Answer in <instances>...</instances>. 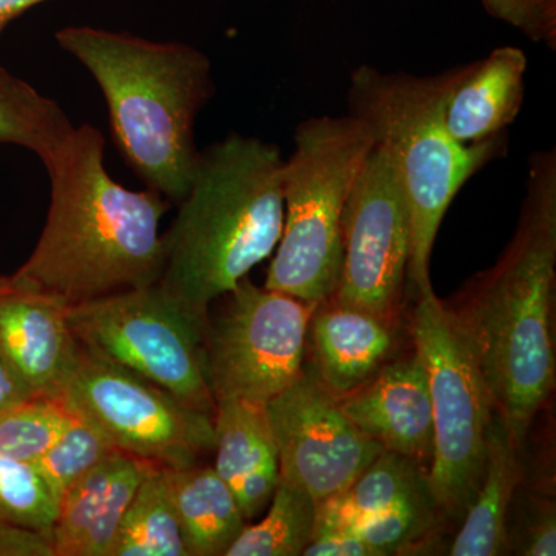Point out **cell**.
I'll return each instance as SVG.
<instances>
[{"instance_id": "obj_15", "label": "cell", "mask_w": 556, "mask_h": 556, "mask_svg": "<svg viewBox=\"0 0 556 556\" xmlns=\"http://www.w3.org/2000/svg\"><path fill=\"white\" fill-rule=\"evenodd\" d=\"M146 464L113 453L61 497L51 526L54 556H109Z\"/></svg>"}, {"instance_id": "obj_6", "label": "cell", "mask_w": 556, "mask_h": 556, "mask_svg": "<svg viewBox=\"0 0 556 556\" xmlns=\"http://www.w3.org/2000/svg\"><path fill=\"white\" fill-rule=\"evenodd\" d=\"M356 116H314L295 129L283 163V232L265 287L303 302H325L342 269V214L348 195L375 148Z\"/></svg>"}, {"instance_id": "obj_17", "label": "cell", "mask_w": 556, "mask_h": 556, "mask_svg": "<svg viewBox=\"0 0 556 556\" xmlns=\"http://www.w3.org/2000/svg\"><path fill=\"white\" fill-rule=\"evenodd\" d=\"M394 345L391 321L329 298L311 316L306 348L321 386L342 399L378 375Z\"/></svg>"}, {"instance_id": "obj_14", "label": "cell", "mask_w": 556, "mask_h": 556, "mask_svg": "<svg viewBox=\"0 0 556 556\" xmlns=\"http://www.w3.org/2000/svg\"><path fill=\"white\" fill-rule=\"evenodd\" d=\"M354 426L383 450L430 467L433 417L426 369L417 354L383 365L375 378L339 399Z\"/></svg>"}, {"instance_id": "obj_10", "label": "cell", "mask_w": 556, "mask_h": 556, "mask_svg": "<svg viewBox=\"0 0 556 556\" xmlns=\"http://www.w3.org/2000/svg\"><path fill=\"white\" fill-rule=\"evenodd\" d=\"M62 401L144 463L185 468L214 452V416L83 348Z\"/></svg>"}, {"instance_id": "obj_2", "label": "cell", "mask_w": 556, "mask_h": 556, "mask_svg": "<svg viewBox=\"0 0 556 556\" xmlns=\"http://www.w3.org/2000/svg\"><path fill=\"white\" fill-rule=\"evenodd\" d=\"M555 278L556 152L538 150L514 239L450 309L518 447L555 388Z\"/></svg>"}, {"instance_id": "obj_5", "label": "cell", "mask_w": 556, "mask_h": 556, "mask_svg": "<svg viewBox=\"0 0 556 556\" xmlns=\"http://www.w3.org/2000/svg\"><path fill=\"white\" fill-rule=\"evenodd\" d=\"M453 70L434 76L383 72L364 64L348 87V113L361 119L396 167L409 207L407 280L417 295L433 291L430 260L442 219L459 190L506 152V134L464 146L445 126Z\"/></svg>"}, {"instance_id": "obj_21", "label": "cell", "mask_w": 556, "mask_h": 556, "mask_svg": "<svg viewBox=\"0 0 556 556\" xmlns=\"http://www.w3.org/2000/svg\"><path fill=\"white\" fill-rule=\"evenodd\" d=\"M167 470L186 556H225L247 527L232 490L201 463Z\"/></svg>"}, {"instance_id": "obj_11", "label": "cell", "mask_w": 556, "mask_h": 556, "mask_svg": "<svg viewBox=\"0 0 556 556\" xmlns=\"http://www.w3.org/2000/svg\"><path fill=\"white\" fill-rule=\"evenodd\" d=\"M342 243L331 299L393 320L407 280L412 225L404 185L382 146L375 144L348 195Z\"/></svg>"}, {"instance_id": "obj_26", "label": "cell", "mask_w": 556, "mask_h": 556, "mask_svg": "<svg viewBox=\"0 0 556 556\" xmlns=\"http://www.w3.org/2000/svg\"><path fill=\"white\" fill-rule=\"evenodd\" d=\"M75 413L62 399L33 397L0 412V453L33 464L64 433Z\"/></svg>"}, {"instance_id": "obj_13", "label": "cell", "mask_w": 556, "mask_h": 556, "mask_svg": "<svg viewBox=\"0 0 556 556\" xmlns=\"http://www.w3.org/2000/svg\"><path fill=\"white\" fill-rule=\"evenodd\" d=\"M79 353L67 305L0 277V354L36 396L62 399Z\"/></svg>"}, {"instance_id": "obj_8", "label": "cell", "mask_w": 556, "mask_h": 556, "mask_svg": "<svg viewBox=\"0 0 556 556\" xmlns=\"http://www.w3.org/2000/svg\"><path fill=\"white\" fill-rule=\"evenodd\" d=\"M67 318L83 350L214 416L204 375L206 327L179 309L159 283L70 305Z\"/></svg>"}, {"instance_id": "obj_16", "label": "cell", "mask_w": 556, "mask_h": 556, "mask_svg": "<svg viewBox=\"0 0 556 556\" xmlns=\"http://www.w3.org/2000/svg\"><path fill=\"white\" fill-rule=\"evenodd\" d=\"M527 67L525 51L507 46L453 68L444 112L450 135L473 146L506 134L525 105Z\"/></svg>"}, {"instance_id": "obj_3", "label": "cell", "mask_w": 556, "mask_h": 556, "mask_svg": "<svg viewBox=\"0 0 556 556\" xmlns=\"http://www.w3.org/2000/svg\"><path fill=\"white\" fill-rule=\"evenodd\" d=\"M280 149L230 134L200 152L188 195L163 236L159 287L206 327L208 308L276 251L283 232Z\"/></svg>"}, {"instance_id": "obj_18", "label": "cell", "mask_w": 556, "mask_h": 556, "mask_svg": "<svg viewBox=\"0 0 556 556\" xmlns=\"http://www.w3.org/2000/svg\"><path fill=\"white\" fill-rule=\"evenodd\" d=\"M214 430L215 471L232 490L247 521L254 519L269 506L280 479L265 405L218 401Z\"/></svg>"}, {"instance_id": "obj_23", "label": "cell", "mask_w": 556, "mask_h": 556, "mask_svg": "<svg viewBox=\"0 0 556 556\" xmlns=\"http://www.w3.org/2000/svg\"><path fill=\"white\" fill-rule=\"evenodd\" d=\"M73 127L56 101L0 67V142L28 149L43 161Z\"/></svg>"}, {"instance_id": "obj_31", "label": "cell", "mask_w": 556, "mask_h": 556, "mask_svg": "<svg viewBox=\"0 0 556 556\" xmlns=\"http://www.w3.org/2000/svg\"><path fill=\"white\" fill-rule=\"evenodd\" d=\"M303 556H379V554L356 533L339 530V532L314 535Z\"/></svg>"}, {"instance_id": "obj_29", "label": "cell", "mask_w": 556, "mask_h": 556, "mask_svg": "<svg viewBox=\"0 0 556 556\" xmlns=\"http://www.w3.org/2000/svg\"><path fill=\"white\" fill-rule=\"evenodd\" d=\"M518 554L527 556L556 555V515L552 504L536 506L526 521L519 538Z\"/></svg>"}, {"instance_id": "obj_32", "label": "cell", "mask_w": 556, "mask_h": 556, "mask_svg": "<svg viewBox=\"0 0 556 556\" xmlns=\"http://www.w3.org/2000/svg\"><path fill=\"white\" fill-rule=\"evenodd\" d=\"M36 396L31 388L11 368L9 362L0 354V412L30 401Z\"/></svg>"}, {"instance_id": "obj_30", "label": "cell", "mask_w": 556, "mask_h": 556, "mask_svg": "<svg viewBox=\"0 0 556 556\" xmlns=\"http://www.w3.org/2000/svg\"><path fill=\"white\" fill-rule=\"evenodd\" d=\"M0 556H54L51 532L0 519Z\"/></svg>"}, {"instance_id": "obj_1", "label": "cell", "mask_w": 556, "mask_h": 556, "mask_svg": "<svg viewBox=\"0 0 556 556\" xmlns=\"http://www.w3.org/2000/svg\"><path fill=\"white\" fill-rule=\"evenodd\" d=\"M97 127H73L42 161L50 177L46 226L17 283L79 305L152 287L164 270L160 219L170 201L153 189L130 190L110 177Z\"/></svg>"}, {"instance_id": "obj_12", "label": "cell", "mask_w": 556, "mask_h": 556, "mask_svg": "<svg viewBox=\"0 0 556 556\" xmlns=\"http://www.w3.org/2000/svg\"><path fill=\"white\" fill-rule=\"evenodd\" d=\"M265 408L280 479L308 492L317 504L353 484L382 453V445L354 426L309 365Z\"/></svg>"}, {"instance_id": "obj_22", "label": "cell", "mask_w": 556, "mask_h": 556, "mask_svg": "<svg viewBox=\"0 0 556 556\" xmlns=\"http://www.w3.org/2000/svg\"><path fill=\"white\" fill-rule=\"evenodd\" d=\"M109 556H186L167 467L146 464Z\"/></svg>"}, {"instance_id": "obj_28", "label": "cell", "mask_w": 556, "mask_h": 556, "mask_svg": "<svg viewBox=\"0 0 556 556\" xmlns=\"http://www.w3.org/2000/svg\"><path fill=\"white\" fill-rule=\"evenodd\" d=\"M490 16L556 50V0H481Z\"/></svg>"}, {"instance_id": "obj_24", "label": "cell", "mask_w": 556, "mask_h": 556, "mask_svg": "<svg viewBox=\"0 0 556 556\" xmlns=\"http://www.w3.org/2000/svg\"><path fill=\"white\" fill-rule=\"evenodd\" d=\"M268 514L247 526L225 556H300L316 530L317 503L300 486L278 479Z\"/></svg>"}, {"instance_id": "obj_25", "label": "cell", "mask_w": 556, "mask_h": 556, "mask_svg": "<svg viewBox=\"0 0 556 556\" xmlns=\"http://www.w3.org/2000/svg\"><path fill=\"white\" fill-rule=\"evenodd\" d=\"M119 452L90 420L75 415L64 433L33 466L39 471L60 506L61 497L102 460Z\"/></svg>"}, {"instance_id": "obj_19", "label": "cell", "mask_w": 556, "mask_h": 556, "mask_svg": "<svg viewBox=\"0 0 556 556\" xmlns=\"http://www.w3.org/2000/svg\"><path fill=\"white\" fill-rule=\"evenodd\" d=\"M424 507H437L427 468L382 450L353 484L317 504L314 535L339 530L356 532L362 526L397 511Z\"/></svg>"}, {"instance_id": "obj_7", "label": "cell", "mask_w": 556, "mask_h": 556, "mask_svg": "<svg viewBox=\"0 0 556 556\" xmlns=\"http://www.w3.org/2000/svg\"><path fill=\"white\" fill-rule=\"evenodd\" d=\"M433 417L427 479L439 517L463 518L484 477L495 404L455 318L433 291L420 294L412 324Z\"/></svg>"}, {"instance_id": "obj_27", "label": "cell", "mask_w": 556, "mask_h": 556, "mask_svg": "<svg viewBox=\"0 0 556 556\" xmlns=\"http://www.w3.org/2000/svg\"><path fill=\"white\" fill-rule=\"evenodd\" d=\"M58 501L33 464L0 453V519L51 532Z\"/></svg>"}, {"instance_id": "obj_33", "label": "cell", "mask_w": 556, "mask_h": 556, "mask_svg": "<svg viewBox=\"0 0 556 556\" xmlns=\"http://www.w3.org/2000/svg\"><path fill=\"white\" fill-rule=\"evenodd\" d=\"M43 2H49V0H0V35L11 21Z\"/></svg>"}, {"instance_id": "obj_20", "label": "cell", "mask_w": 556, "mask_h": 556, "mask_svg": "<svg viewBox=\"0 0 556 556\" xmlns=\"http://www.w3.org/2000/svg\"><path fill=\"white\" fill-rule=\"evenodd\" d=\"M518 445L500 413H493L486 434L484 477L464 522L450 547L453 556L504 555L508 538V508L521 481Z\"/></svg>"}, {"instance_id": "obj_4", "label": "cell", "mask_w": 556, "mask_h": 556, "mask_svg": "<svg viewBox=\"0 0 556 556\" xmlns=\"http://www.w3.org/2000/svg\"><path fill=\"white\" fill-rule=\"evenodd\" d=\"M54 36L100 86L113 142L130 169L178 204L199 164L195 121L215 93L206 54L188 43L84 25Z\"/></svg>"}, {"instance_id": "obj_9", "label": "cell", "mask_w": 556, "mask_h": 556, "mask_svg": "<svg viewBox=\"0 0 556 556\" xmlns=\"http://www.w3.org/2000/svg\"><path fill=\"white\" fill-rule=\"evenodd\" d=\"M204 328V375L215 404L266 405L299 379L316 303L257 287L248 277Z\"/></svg>"}]
</instances>
